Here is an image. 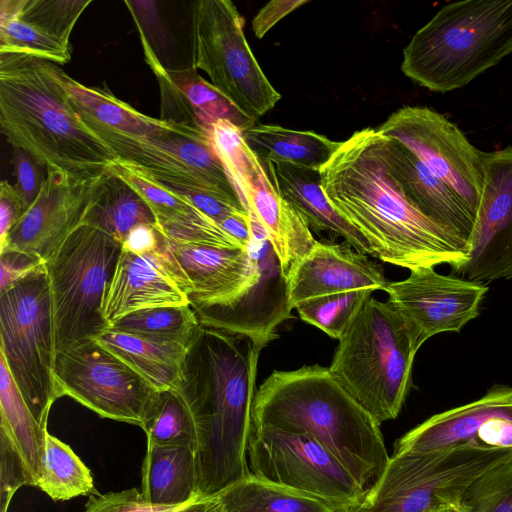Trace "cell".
I'll return each instance as SVG.
<instances>
[{"mask_svg": "<svg viewBox=\"0 0 512 512\" xmlns=\"http://www.w3.org/2000/svg\"><path fill=\"white\" fill-rule=\"evenodd\" d=\"M390 281L381 265L347 242H319L288 278L293 307L303 301L335 293L370 289L385 290Z\"/></svg>", "mask_w": 512, "mask_h": 512, "instance_id": "obj_22", "label": "cell"}, {"mask_svg": "<svg viewBox=\"0 0 512 512\" xmlns=\"http://www.w3.org/2000/svg\"><path fill=\"white\" fill-rule=\"evenodd\" d=\"M275 188L310 230L342 237L355 250L374 252L363 235L343 218L326 197L319 170L284 162H262Z\"/></svg>", "mask_w": 512, "mask_h": 512, "instance_id": "obj_27", "label": "cell"}, {"mask_svg": "<svg viewBox=\"0 0 512 512\" xmlns=\"http://www.w3.org/2000/svg\"><path fill=\"white\" fill-rule=\"evenodd\" d=\"M160 89L161 118L209 131L219 120H227L242 132L255 124L194 67H165L152 52L143 51Z\"/></svg>", "mask_w": 512, "mask_h": 512, "instance_id": "obj_23", "label": "cell"}, {"mask_svg": "<svg viewBox=\"0 0 512 512\" xmlns=\"http://www.w3.org/2000/svg\"><path fill=\"white\" fill-rule=\"evenodd\" d=\"M373 290L362 289L312 298L295 306L300 318L339 339L352 318L371 296Z\"/></svg>", "mask_w": 512, "mask_h": 512, "instance_id": "obj_38", "label": "cell"}, {"mask_svg": "<svg viewBox=\"0 0 512 512\" xmlns=\"http://www.w3.org/2000/svg\"><path fill=\"white\" fill-rule=\"evenodd\" d=\"M236 188L249 213L267 232L288 279L316 242L311 230L279 194L256 155Z\"/></svg>", "mask_w": 512, "mask_h": 512, "instance_id": "obj_24", "label": "cell"}, {"mask_svg": "<svg viewBox=\"0 0 512 512\" xmlns=\"http://www.w3.org/2000/svg\"><path fill=\"white\" fill-rule=\"evenodd\" d=\"M339 512H372V511L369 509V507L365 503V500H362L359 503L343 507Z\"/></svg>", "mask_w": 512, "mask_h": 512, "instance_id": "obj_48", "label": "cell"}, {"mask_svg": "<svg viewBox=\"0 0 512 512\" xmlns=\"http://www.w3.org/2000/svg\"><path fill=\"white\" fill-rule=\"evenodd\" d=\"M165 240L191 284L189 301L192 307L225 302L240 293L250 281L252 262L247 248H219Z\"/></svg>", "mask_w": 512, "mask_h": 512, "instance_id": "obj_26", "label": "cell"}, {"mask_svg": "<svg viewBox=\"0 0 512 512\" xmlns=\"http://www.w3.org/2000/svg\"><path fill=\"white\" fill-rule=\"evenodd\" d=\"M338 340L329 366L333 376L378 423L395 419L421 347L407 319L371 295Z\"/></svg>", "mask_w": 512, "mask_h": 512, "instance_id": "obj_6", "label": "cell"}, {"mask_svg": "<svg viewBox=\"0 0 512 512\" xmlns=\"http://www.w3.org/2000/svg\"><path fill=\"white\" fill-rule=\"evenodd\" d=\"M319 171L329 202L363 235L374 257L410 271L448 264L453 273L469 260L465 240L405 197L389 171L386 138L377 129L354 132Z\"/></svg>", "mask_w": 512, "mask_h": 512, "instance_id": "obj_1", "label": "cell"}, {"mask_svg": "<svg viewBox=\"0 0 512 512\" xmlns=\"http://www.w3.org/2000/svg\"><path fill=\"white\" fill-rule=\"evenodd\" d=\"M468 445L512 448V387L493 386L471 403L433 415L403 435L394 452Z\"/></svg>", "mask_w": 512, "mask_h": 512, "instance_id": "obj_19", "label": "cell"}, {"mask_svg": "<svg viewBox=\"0 0 512 512\" xmlns=\"http://www.w3.org/2000/svg\"><path fill=\"white\" fill-rule=\"evenodd\" d=\"M512 54V0L443 6L403 49L402 72L433 92L460 89Z\"/></svg>", "mask_w": 512, "mask_h": 512, "instance_id": "obj_5", "label": "cell"}, {"mask_svg": "<svg viewBox=\"0 0 512 512\" xmlns=\"http://www.w3.org/2000/svg\"><path fill=\"white\" fill-rule=\"evenodd\" d=\"M147 445H184L197 448L195 422L178 391H160L153 413L144 427Z\"/></svg>", "mask_w": 512, "mask_h": 512, "instance_id": "obj_37", "label": "cell"}, {"mask_svg": "<svg viewBox=\"0 0 512 512\" xmlns=\"http://www.w3.org/2000/svg\"><path fill=\"white\" fill-rule=\"evenodd\" d=\"M50 61L0 54V125L7 141L48 171L95 176L119 160L82 121Z\"/></svg>", "mask_w": 512, "mask_h": 512, "instance_id": "obj_4", "label": "cell"}, {"mask_svg": "<svg viewBox=\"0 0 512 512\" xmlns=\"http://www.w3.org/2000/svg\"><path fill=\"white\" fill-rule=\"evenodd\" d=\"M250 218L253 237L247 246L252 262L249 283L225 302L192 308L202 326L245 335L264 348L278 338L279 324L293 318L294 307L288 279L268 234L253 215Z\"/></svg>", "mask_w": 512, "mask_h": 512, "instance_id": "obj_14", "label": "cell"}, {"mask_svg": "<svg viewBox=\"0 0 512 512\" xmlns=\"http://www.w3.org/2000/svg\"><path fill=\"white\" fill-rule=\"evenodd\" d=\"M162 239V234L155 226L141 224L128 233L121 249L141 256L154 252L161 245Z\"/></svg>", "mask_w": 512, "mask_h": 512, "instance_id": "obj_46", "label": "cell"}, {"mask_svg": "<svg viewBox=\"0 0 512 512\" xmlns=\"http://www.w3.org/2000/svg\"><path fill=\"white\" fill-rule=\"evenodd\" d=\"M384 291L422 346L434 335L459 332L475 319L488 287L422 267L411 270L404 280L389 282Z\"/></svg>", "mask_w": 512, "mask_h": 512, "instance_id": "obj_18", "label": "cell"}, {"mask_svg": "<svg viewBox=\"0 0 512 512\" xmlns=\"http://www.w3.org/2000/svg\"><path fill=\"white\" fill-rule=\"evenodd\" d=\"M0 411V428L7 432L19 449L37 487L48 431L29 411L2 356H0Z\"/></svg>", "mask_w": 512, "mask_h": 512, "instance_id": "obj_32", "label": "cell"}, {"mask_svg": "<svg viewBox=\"0 0 512 512\" xmlns=\"http://www.w3.org/2000/svg\"><path fill=\"white\" fill-rule=\"evenodd\" d=\"M242 134L261 162H284L315 170H320L341 144L313 131L271 124H254Z\"/></svg>", "mask_w": 512, "mask_h": 512, "instance_id": "obj_30", "label": "cell"}, {"mask_svg": "<svg viewBox=\"0 0 512 512\" xmlns=\"http://www.w3.org/2000/svg\"><path fill=\"white\" fill-rule=\"evenodd\" d=\"M139 490L147 502L163 506L180 505L199 496L196 449L147 445Z\"/></svg>", "mask_w": 512, "mask_h": 512, "instance_id": "obj_29", "label": "cell"}, {"mask_svg": "<svg viewBox=\"0 0 512 512\" xmlns=\"http://www.w3.org/2000/svg\"><path fill=\"white\" fill-rule=\"evenodd\" d=\"M403 143L475 213L483 187L481 150L441 113L422 106H404L378 128Z\"/></svg>", "mask_w": 512, "mask_h": 512, "instance_id": "obj_15", "label": "cell"}, {"mask_svg": "<svg viewBox=\"0 0 512 512\" xmlns=\"http://www.w3.org/2000/svg\"><path fill=\"white\" fill-rule=\"evenodd\" d=\"M216 496L222 512H339L345 507L253 474Z\"/></svg>", "mask_w": 512, "mask_h": 512, "instance_id": "obj_31", "label": "cell"}, {"mask_svg": "<svg viewBox=\"0 0 512 512\" xmlns=\"http://www.w3.org/2000/svg\"><path fill=\"white\" fill-rule=\"evenodd\" d=\"M53 377L57 399L69 396L102 418L142 429L160 392L96 340L57 352Z\"/></svg>", "mask_w": 512, "mask_h": 512, "instance_id": "obj_12", "label": "cell"}, {"mask_svg": "<svg viewBox=\"0 0 512 512\" xmlns=\"http://www.w3.org/2000/svg\"><path fill=\"white\" fill-rule=\"evenodd\" d=\"M229 0H200L192 15L193 64L243 114L258 120L281 99L246 40Z\"/></svg>", "mask_w": 512, "mask_h": 512, "instance_id": "obj_11", "label": "cell"}, {"mask_svg": "<svg viewBox=\"0 0 512 512\" xmlns=\"http://www.w3.org/2000/svg\"><path fill=\"white\" fill-rule=\"evenodd\" d=\"M0 455V512H7L15 492L23 485L35 486V482L19 449L1 428Z\"/></svg>", "mask_w": 512, "mask_h": 512, "instance_id": "obj_41", "label": "cell"}, {"mask_svg": "<svg viewBox=\"0 0 512 512\" xmlns=\"http://www.w3.org/2000/svg\"><path fill=\"white\" fill-rule=\"evenodd\" d=\"M83 224L94 227L120 242L141 224L157 225L147 203L124 181L109 176Z\"/></svg>", "mask_w": 512, "mask_h": 512, "instance_id": "obj_33", "label": "cell"}, {"mask_svg": "<svg viewBox=\"0 0 512 512\" xmlns=\"http://www.w3.org/2000/svg\"><path fill=\"white\" fill-rule=\"evenodd\" d=\"M263 348L237 333L201 326L178 390L197 433L198 494L214 496L248 477L257 364Z\"/></svg>", "mask_w": 512, "mask_h": 512, "instance_id": "obj_2", "label": "cell"}, {"mask_svg": "<svg viewBox=\"0 0 512 512\" xmlns=\"http://www.w3.org/2000/svg\"><path fill=\"white\" fill-rule=\"evenodd\" d=\"M12 164L16 179L15 187L27 211L37 198L45 178L41 175L40 165L36 160L20 148L13 147Z\"/></svg>", "mask_w": 512, "mask_h": 512, "instance_id": "obj_42", "label": "cell"}, {"mask_svg": "<svg viewBox=\"0 0 512 512\" xmlns=\"http://www.w3.org/2000/svg\"><path fill=\"white\" fill-rule=\"evenodd\" d=\"M83 512H222V507L216 495H199L180 505H154L142 497L140 490L131 488L91 495Z\"/></svg>", "mask_w": 512, "mask_h": 512, "instance_id": "obj_40", "label": "cell"}, {"mask_svg": "<svg viewBox=\"0 0 512 512\" xmlns=\"http://www.w3.org/2000/svg\"><path fill=\"white\" fill-rule=\"evenodd\" d=\"M163 236V235H162ZM191 284L163 236L152 253L134 255L121 249L103 303L111 326L139 310L190 304Z\"/></svg>", "mask_w": 512, "mask_h": 512, "instance_id": "obj_20", "label": "cell"}, {"mask_svg": "<svg viewBox=\"0 0 512 512\" xmlns=\"http://www.w3.org/2000/svg\"><path fill=\"white\" fill-rule=\"evenodd\" d=\"M44 265L39 256L13 249L0 250V294Z\"/></svg>", "mask_w": 512, "mask_h": 512, "instance_id": "obj_43", "label": "cell"}, {"mask_svg": "<svg viewBox=\"0 0 512 512\" xmlns=\"http://www.w3.org/2000/svg\"><path fill=\"white\" fill-rule=\"evenodd\" d=\"M483 187L469 238V260L454 272L487 284L512 278V145L481 151Z\"/></svg>", "mask_w": 512, "mask_h": 512, "instance_id": "obj_16", "label": "cell"}, {"mask_svg": "<svg viewBox=\"0 0 512 512\" xmlns=\"http://www.w3.org/2000/svg\"><path fill=\"white\" fill-rule=\"evenodd\" d=\"M385 138L389 171L405 197L430 220L468 243L475 213L403 143Z\"/></svg>", "mask_w": 512, "mask_h": 512, "instance_id": "obj_25", "label": "cell"}, {"mask_svg": "<svg viewBox=\"0 0 512 512\" xmlns=\"http://www.w3.org/2000/svg\"><path fill=\"white\" fill-rule=\"evenodd\" d=\"M248 463L261 479L341 506L359 503L367 493L326 447L307 434L253 427Z\"/></svg>", "mask_w": 512, "mask_h": 512, "instance_id": "obj_13", "label": "cell"}, {"mask_svg": "<svg viewBox=\"0 0 512 512\" xmlns=\"http://www.w3.org/2000/svg\"><path fill=\"white\" fill-rule=\"evenodd\" d=\"M1 356L35 420L45 429L57 399L55 337L45 265L0 294Z\"/></svg>", "mask_w": 512, "mask_h": 512, "instance_id": "obj_9", "label": "cell"}, {"mask_svg": "<svg viewBox=\"0 0 512 512\" xmlns=\"http://www.w3.org/2000/svg\"><path fill=\"white\" fill-rule=\"evenodd\" d=\"M253 427L314 437L366 491L389 460L380 423L318 364L274 371L256 392Z\"/></svg>", "mask_w": 512, "mask_h": 512, "instance_id": "obj_3", "label": "cell"}, {"mask_svg": "<svg viewBox=\"0 0 512 512\" xmlns=\"http://www.w3.org/2000/svg\"><path fill=\"white\" fill-rule=\"evenodd\" d=\"M158 391H178L189 346L109 329L95 339Z\"/></svg>", "mask_w": 512, "mask_h": 512, "instance_id": "obj_28", "label": "cell"}, {"mask_svg": "<svg viewBox=\"0 0 512 512\" xmlns=\"http://www.w3.org/2000/svg\"><path fill=\"white\" fill-rule=\"evenodd\" d=\"M121 247L110 235L82 224L45 262L56 353L110 329L103 303Z\"/></svg>", "mask_w": 512, "mask_h": 512, "instance_id": "obj_8", "label": "cell"}, {"mask_svg": "<svg viewBox=\"0 0 512 512\" xmlns=\"http://www.w3.org/2000/svg\"><path fill=\"white\" fill-rule=\"evenodd\" d=\"M85 123V122H84ZM114 127L85 123L120 161L180 193H203L248 211L207 130L145 115L129 104Z\"/></svg>", "mask_w": 512, "mask_h": 512, "instance_id": "obj_7", "label": "cell"}, {"mask_svg": "<svg viewBox=\"0 0 512 512\" xmlns=\"http://www.w3.org/2000/svg\"><path fill=\"white\" fill-rule=\"evenodd\" d=\"M108 176L109 171L95 176L48 171L37 198L0 244V250L23 251L46 262L83 224Z\"/></svg>", "mask_w": 512, "mask_h": 512, "instance_id": "obj_17", "label": "cell"}, {"mask_svg": "<svg viewBox=\"0 0 512 512\" xmlns=\"http://www.w3.org/2000/svg\"><path fill=\"white\" fill-rule=\"evenodd\" d=\"M26 212L22 197L15 185L3 180L0 184V244Z\"/></svg>", "mask_w": 512, "mask_h": 512, "instance_id": "obj_44", "label": "cell"}, {"mask_svg": "<svg viewBox=\"0 0 512 512\" xmlns=\"http://www.w3.org/2000/svg\"><path fill=\"white\" fill-rule=\"evenodd\" d=\"M510 456L512 448L471 445L394 452L364 500L372 512H431L456 507L478 476Z\"/></svg>", "mask_w": 512, "mask_h": 512, "instance_id": "obj_10", "label": "cell"}, {"mask_svg": "<svg viewBox=\"0 0 512 512\" xmlns=\"http://www.w3.org/2000/svg\"><path fill=\"white\" fill-rule=\"evenodd\" d=\"M91 3V0H1L0 54L68 63L72 31Z\"/></svg>", "mask_w": 512, "mask_h": 512, "instance_id": "obj_21", "label": "cell"}, {"mask_svg": "<svg viewBox=\"0 0 512 512\" xmlns=\"http://www.w3.org/2000/svg\"><path fill=\"white\" fill-rule=\"evenodd\" d=\"M456 507L461 512H512V456L478 476Z\"/></svg>", "mask_w": 512, "mask_h": 512, "instance_id": "obj_39", "label": "cell"}, {"mask_svg": "<svg viewBox=\"0 0 512 512\" xmlns=\"http://www.w3.org/2000/svg\"><path fill=\"white\" fill-rule=\"evenodd\" d=\"M307 2V0H273L268 2L252 21V29L256 37L263 38L281 19Z\"/></svg>", "mask_w": 512, "mask_h": 512, "instance_id": "obj_45", "label": "cell"}, {"mask_svg": "<svg viewBox=\"0 0 512 512\" xmlns=\"http://www.w3.org/2000/svg\"><path fill=\"white\" fill-rule=\"evenodd\" d=\"M37 487L55 501L95 491L90 469L69 445L48 432Z\"/></svg>", "mask_w": 512, "mask_h": 512, "instance_id": "obj_35", "label": "cell"}, {"mask_svg": "<svg viewBox=\"0 0 512 512\" xmlns=\"http://www.w3.org/2000/svg\"><path fill=\"white\" fill-rule=\"evenodd\" d=\"M201 326L188 304L139 310L119 319L110 329L190 346Z\"/></svg>", "mask_w": 512, "mask_h": 512, "instance_id": "obj_36", "label": "cell"}, {"mask_svg": "<svg viewBox=\"0 0 512 512\" xmlns=\"http://www.w3.org/2000/svg\"><path fill=\"white\" fill-rule=\"evenodd\" d=\"M219 225L243 248H247L252 240L253 231L249 213L230 215L223 219Z\"/></svg>", "mask_w": 512, "mask_h": 512, "instance_id": "obj_47", "label": "cell"}, {"mask_svg": "<svg viewBox=\"0 0 512 512\" xmlns=\"http://www.w3.org/2000/svg\"><path fill=\"white\" fill-rule=\"evenodd\" d=\"M110 172L129 185L147 203L155 216L157 230L211 219L186 195L169 188L133 165L117 160Z\"/></svg>", "mask_w": 512, "mask_h": 512, "instance_id": "obj_34", "label": "cell"}]
</instances>
